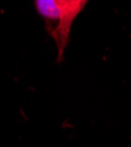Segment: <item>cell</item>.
Returning a JSON list of instances; mask_svg holds the SVG:
<instances>
[{"label":"cell","mask_w":131,"mask_h":147,"mask_svg":"<svg viewBox=\"0 0 131 147\" xmlns=\"http://www.w3.org/2000/svg\"><path fill=\"white\" fill-rule=\"evenodd\" d=\"M89 0H34L35 8L45 20L46 30L54 39L60 63L67 47L71 27Z\"/></svg>","instance_id":"obj_1"}]
</instances>
